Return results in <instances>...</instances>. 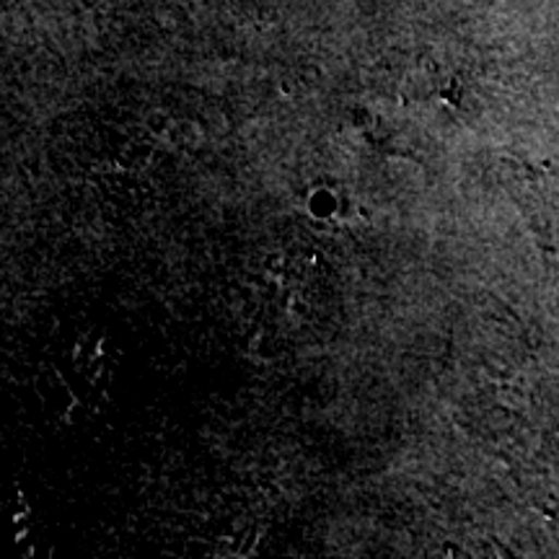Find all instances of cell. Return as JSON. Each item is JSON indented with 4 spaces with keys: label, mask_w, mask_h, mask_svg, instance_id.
Instances as JSON below:
<instances>
[]
</instances>
